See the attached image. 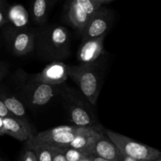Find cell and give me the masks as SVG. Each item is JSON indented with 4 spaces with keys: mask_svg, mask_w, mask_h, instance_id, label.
<instances>
[{
    "mask_svg": "<svg viewBox=\"0 0 161 161\" xmlns=\"http://www.w3.org/2000/svg\"><path fill=\"white\" fill-rule=\"evenodd\" d=\"M4 135L3 134V117L0 116V136Z\"/></svg>",
    "mask_w": 161,
    "mask_h": 161,
    "instance_id": "cell-27",
    "label": "cell"
},
{
    "mask_svg": "<svg viewBox=\"0 0 161 161\" xmlns=\"http://www.w3.org/2000/svg\"><path fill=\"white\" fill-rule=\"evenodd\" d=\"M156 160V159H155ZM155 160H138V161H155Z\"/></svg>",
    "mask_w": 161,
    "mask_h": 161,
    "instance_id": "cell-31",
    "label": "cell"
},
{
    "mask_svg": "<svg viewBox=\"0 0 161 161\" xmlns=\"http://www.w3.org/2000/svg\"><path fill=\"white\" fill-rule=\"evenodd\" d=\"M105 36L83 40L77 52L80 64H91L97 61L103 53Z\"/></svg>",
    "mask_w": 161,
    "mask_h": 161,
    "instance_id": "cell-11",
    "label": "cell"
},
{
    "mask_svg": "<svg viewBox=\"0 0 161 161\" xmlns=\"http://www.w3.org/2000/svg\"><path fill=\"white\" fill-rule=\"evenodd\" d=\"M102 131L103 130L101 128L91 127L86 131L77 135L68 146L80 150L87 157L90 154L93 145Z\"/></svg>",
    "mask_w": 161,
    "mask_h": 161,
    "instance_id": "cell-14",
    "label": "cell"
},
{
    "mask_svg": "<svg viewBox=\"0 0 161 161\" xmlns=\"http://www.w3.org/2000/svg\"><path fill=\"white\" fill-rule=\"evenodd\" d=\"M57 2V0H49V3H50V5H53Z\"/></svg>",
    "mask_w": 161,
    "mask_h": 161,
    "instance_id": "cell-29",
    "label": "cell"
},
{
    "mask_svg": "<svg viewBox=\"0 0 161 161\" xmlns=\"http://www.w3.org/2000/svg\"><path fill=\"white\" fill-rule=\"evenodd\" d=\"M29 149L34 151L38 161H52L53 147L47 145L39 144L29 146Z\"/></svg>",
    "mask_w": 161,
    "mask_h": 161,
    "instance_id": "cell-18",
    "label": "cell"
},
{
    "mask_svg": "<svg viewBox=\"0 0 161 161\" xmlns=\"http://www.w3.org/2000/svg\"><path fill=\"white\" fill-rule=\"evenodd\" d=\"M0 98L11 114L17 117L25 119L26 115L25 105L17 97L14 95H1Z\"/></svg>",
    "mask_w": 161,
    "mask_h": 161,
    "instance_id": "cell-16",
    "label": "cell"
},
{
    "mask_svg": "<svg viewBox=\"0 0 161 161\" xmlns=\"http://www.w3.org/2000/svg\"><path fill=\"white\" fill-rule=\"evenodd\" d=\"M90 154L98 156L111 161H119L121 156L116 146L104 134L103 131L101 132L96 139L95 142L91 148Z\"/></svg>",
    "mask_w": 161,
    "mask_h": 161,
    "instance_id": "cell-13",
    "label": "cell"
},
{
    "mask_svg": "<svg viewBox=\"0 0 161 161\" xmlns=\"http://www.w3.org/2000/svg\"><path fill=\"white\" fill-rule=\"evenodd\" d=\"M68 73L78 86L82 95L91 105H95L102 86V76L96 61L91 64L68 65Z\"/></svg>",
    "mask_w": 161,
    "mask_h": 161,
    "instance_id": "cell-1",
    "label": "cell"
},
{
    "mask_svg": "<svg viewBox=\"0 0 161 161\" xmlns=\"http://www.w3.org/2000/svg\"><path fill=\"white\" fill-rule=\"evenodd\" d=\"M28 12L21 5H14L8 8L7 24H11V28H25L28 23Z\"/></svg>",
    "mask_w": 161,
    "mask_h": 161,
    "instance_id": "cell-15",
    "label": "cell"
},
{
    "mask_svg": "<svg viewBox=\"0 0 161 161\" xmlns=\"http://www.w3.org/2000/svg\"><path fill=\"white\" fill-rule=\"evenodd\" d=\"M155 161H161V159H160V158H157V159H156Z\"/></svg>",
    "mask_w": 161,
    "mask_h": 161,
    "instance_id": "cell-30",
    "label": "cell"
},
{
    "mask_svg": "<svg viewBox=\"0 0 161 161\" xmlns=\"http://www.w3.org/2000/svg\"><path fill=\"white\" fill-rule=\"evenodd\" d=\"M59 95L64 99L71 122L77 127L100 128L97 119L89 105L86 104V98L80 97L75 90L61 86ZM88 101V100H87Z\"/></svg>",
    "mask_w": 161,
    "mask_h": 161,
    "instance_id": "cell-2",
    "label": "cell"
},
{
    "mask_svg": "<svg viewBox=\"0 0 161 161\" xmlns=\"http://www.w3.org/2000/svg\"><path fill=\"white\" fill-rule=\"evenodd\" d=\"M97 1H98L99 3H101V4H102V5H103L104 3H109V2H112V1H113V0H97Z\"/></svg>",
    "mask_w": 161,
    "mask_h": 161,
    "instance_id": "cell-28",
    "label": "cell"
},
{
    "mask_svg": "<svg viewBox=\"0 0 161 161\" xmlns=\"http://www.w3.org/2000/svg\"><path fill=\"white\" fill-rule=\"evenodd\" d=\"M49 5V0H32L31 17L36 23H45L47 18Z\"/></svg>",
    "mask_w": 161,
    "mask_h": 161,
    "instance_id": "cell-17",
    "label": "cell"
},
{
    "mask_svg": "<svg viewBox=\"0 0 161 161\" xmlns=\"http://www.w3.org/2000/svg\"><path fill=\"white\" fill-rule=\"evenodd\" d=\"M61 85H51L32 81L25 86V95L27 102L31 106H43L58 95Z\"/></svg>",
    "mask_w": 161,
    "mask_h": 161,
    "instance_id": "cell-7",
    "label": "cell"
},
{
    "mask_svg": "<svg viewBox=\"0 0 161 161\" xmlns=\"http://www.w3.org/2000/svg\"><path fill=\"white\" fill-rule=\"evenodd\" d=\"M14 116V115H12L9 113V110L6 108V105H4L3 102L2 101V99L0 98V116H2V117H6V116Z\"/></svg>",
    "mask_w": 161,
    "mask_h": 161,
    "instance_id": "cell-23",
    "label": "cell"
},
{
    "mask_svg": "<svg viewBox=\"0 0 161 161\" xmlns=\"http://www.w3.org/2000/svg\"><path fill=\"white\" fill-rule=\"evenodd\" d=\"M91 127H82L72 125H61L33 135L28 141V146L43 144L53 147L64 148L80 134L86 131Z\"/></svg>",
    "mask_w": 161,
    "mask_h": 161,
    "instance_id": "cell-4",
    "label": "cell"
},
{
    "mask_svg": "<svg viewBox=\"0 0 161 161\" xmlns=\"http://www.w3.org/2000/svg\"><path fill=\"white\" fill-rule=\"evenodd\" d=\"M86 159H87L89 161H111L108 160L107 159L102 158V157H98V156H95V155H92V154H90L86 157Z\"/></svg>",
    "mask_w": 161,
    "mask_h": 161,
    "instance_id": "cell-24",
    "label": "cell"
},
{
    "mask_svg": "<svg viewBox=\"0 0 161 161\" xmlns=\"http://www.w3.org/2000/svg\"><path fill=\"white\" fill-rule=\"evenodd\" d=\"M62 149L67 161H82L86 158L84 153L69 146L62 148Z\"/></svg>",
    "mask_w": 161,
    "mask_h": 161,
    "instance_id": "cell-19",
    "label": "cell"
},
{
    "mask_svg": "<svg viewBox=\"0 0 161 161\" xmlns=\"http://www.w3.org/2000/svg\"><path fill=\"white\" fill-rule=\"evenodd\" d=\"M113 19L112 11L108 8L101 6L80 31L83 40L105 36L111 26Z\"/></svg>",
    "mask_w": 161,
    "mask_h": 161,
    "instance_id": "cell-8",
    "label": "cell"
},
{
    "mask_svg": "<svg viewBox=\"0 0 161 161\" xmlns=\"http://www.w3.org/2000/svg\"><path fill=\"white\" fill-rule=\"evenodd\" d=\"M69 78L68 65L59 61H53L42 72L33 75L32 81L51 85H62Z\"/></svg>",
    "mask_w": 161,
    "mask_h": 161,
    "instance_id": "cell-10",
    "label": "cell"
},
{
    "mask_svg": "<svg viewBox=\"0 0 161 161\" xmlns=\"http://www.w3.org/2000/svg\"><path fill=\"white\" fill-rule=\"evenodd\" d=\"M6 35L11 52L16 56H24L35 49L36 35L26 28H11Z\"/></svg>",
    "mask_w": 161,
    "mask_h": 161,
    "instance_id": "cell-9",
    "label": "cell"
},
{
    "mask_svg": "<svg viewBox=\"0 0 161 161\" xmlns=\"http://www.w3.org/2000/svg\"><path fill=\"white\" fill-rule=\"evenodd\" d=\"M119 161H138V160L135 158H132V157H128V156L122 155V154H121L120 158H119Z\"/></svg>",
    "mask_w": 161,
    "mask_h": 161,
    "instance_id": "cell-25",
    "label": "cell"
},
{
    "mask_svg": "<svg viewBox=\"0 0 161 161\" xmlns=\"http://www.w3.org/2000/svg\"><path fill=\"white\" fill-rule=\"evenodd\" d=\"M40 38V50L49 59L58 61L69 54V34L64 27H52L46 30Z\"/></svg>",
    "mask_w": 161,
    "mask_h": 161,
    "instance_id": "cell-3",
    "label": "cell"
},
{
    "mask_svg": "<svg viewBox=\"0 0 161 161\" xmlns=\"http://www.w3.org/2000/svg\"><path fill=\"white\" fill-rule=\"evenodd\" d=\"M3 134L20 142L28 141L33 135L25 119L14 116L3 117Z\"/></svg>",
    "mask_w": 161,
    "mask_h": 161,
    "instance_id": "cell-12",
    "label": "cell"
},
{
    "mask_svg": "<svg viewBox=\"0 0 161 161\" xmlns=\"http://www.w3.org/2000/svg\"><path fill=\"white\" fill-rule=\"evenodd\" d=\"M103 132L113 142L122 155L128 156L138 160H155L160 157V152L154 148L138 142L113 130H104Z\"/></svg>",
    "mask_w": 161,
    "mask_h": 161,
    "instance_id": "cell-5",
    "label": "cell"
},
{
    "mask_svg": "<svg viewBox=\"0 0 161 161\" xmlns=\"http://www.w3.org/2000/svg\"><path fill=\"white\" fill-rule=\"evenodd\" d=\"M6 73V71L5 67H0V82L2 81V80L3 79V77L5 76Z\"/></svg>",
    "mask_w": 161,
    "mask_h": 161,
    "instance_id": "cell-26",
    "label": "cell"
},
{
    "mask_svg": "<svg viewBox=\"0 0 161 161\" xmlns=\"http://www.w3.org/2000/svg\"><path fill=\"white\" fill-rule=\"evenodd\" d=\"M53 147V159L52 161H67L64 157L62 148Z\"/></svg>",
    "mask_w": 161,
    "mask_h": 161,
    "instance_id": "cell-21",
    "label": "cell"
},
{
    "mask_svg": "<svg viewBox=\"0 0 161 161\" xmlns=\"http://www.w3.org/2000/svg\"><path fill=\"white\" fill-rule=\"evenodd\" d=\"M102 6L97 0H68L65 7L68 20L75 29L81 31Z\"/></svg>",
    "mask_w": 161,
    "mask_h": 161,
    "instance_id": "cell-6",
    "label": "cell"
},
{
    "mask_svg": "<svg viewBox=\"0 0 161 161\" xmlns=\"http://www.w3.org/2000/svg\"><path fill=\"white\" fill-rule=\"evenodd\" d=\"M8 8L6 0H0V27L7 24Z\"/></svg>",
    "mask_w": 161,
    "mask_h": 161,
    "instance_id": "cell-20",
    "label": "cell"
},
{
    "mask_svg": "<svg viewBox=\"0 0 161 161\" xmlns=\"http://www.w3.org/2000/svg\"><path fill=\"white\" fill-rule=\"evenodd\" d=\"M22 161H38L36 156L35 154L34 151L32 149H29L23 155V158H22Z\"/></svg>",
    "mask_w": 161,
    "mask_h": 161,
    "instance_id": "cell-22",
    "label": "cell"
}]
</instances>
